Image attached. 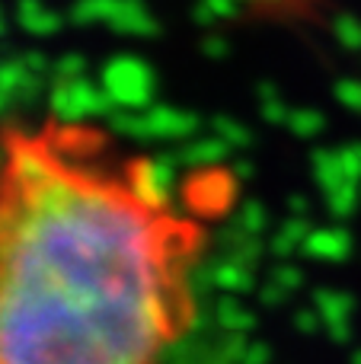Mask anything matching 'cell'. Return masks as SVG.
<instances>
[{
	"label": "cell",
	"mask_w": 361,
	"mask_h": 364,
	"mask_svg": "<svg viewBox=\"0 0 361 364\" xmlns=\"http://www.w3.org/2000/svg\"><path fill=\"white\" fill-rule=\"evenodd\" d=\"M0 364H166L195 323L205 230L90 125L6 128Z\"/></svg>",
	"instance_id": "cell-1"
},
{
	"label": "cell",
	"mask_w": 361,
	"mask_h": 364,
	"mask_svg": "<svg viewBox=\"0 0 361 364\" xmlns=\"http://www.w3.org/2000/svg\"><path fill=\"white\" fill-rule=\"evenodd\" d=\"M68 19L77 26H109L115 36L128 38H157L160 19L144 0H74Z\"/></svg>",
	"instance_id": "cell-2"
},
{
	"label": "cell",
	"mask_w": 361,
	"mask_h": 364,
	"mask_svg": "<svg viewBox=\"0 0 361 364\" xmlns=\"http://www.w3.org/2000/svg\"><path fill=\"white\" fill-rule=\"evenodd\" d=\"M99 87L115 109H151L157 102V70L138 55H112L99 74Z\"/></svg>",
	"instance_id": "cell-3"
},
{
	"label": "cell",
	"mask_w": 361,
	"mask_h": 364,
	"mask_svg": "<svg viewBox=\"0 0 361 364\" xmlns=\"http://www.w3.org/2000/svg\"><path fill=\"white\" fill-rule=\"evenodd\" d=\"M48 109H51V122H58V125H87L90 119L106 122L115 106L99 83H93L90 77H80V80L51 83Z\"/></svg>",
	"instance_id": "cell-4"
},
{
	"label": "cell",
	"mask_w": 361,
	"mask_h": 364,
	"mask_svg": "<svg viewBox=\"0 0 361 364\" xmlns=\"http://www.w3.org/2000/svg\"><path fill=\"white\" fill-rule=\"evenodd\" d=\"M147 125H151V141H192L198 138L202 119L189 109H176V106H160L153 102L151 109H144Z\"/></svg>",
	"instance_id": "cell-5"
},
{
	"label": "cell",
	"mask_w": 361,
	"mask_h": 364,
	"mask_svg": "<svg viewBox=\"0 0 361 364\" xmlns=\"http://www.w3.org/2000/svg\"><path fill=\"white\" fill-rule=\"evenodd\" d=\"M13 19H16L19 29L32 38H51V36H58L64 26V16L58 10H51L45 0H16Z\"/></svg>",
	"instance_id": "cell-6"
},
{
	"label": "cell",
	"mask_w": 361,
	"mask_h": 364,
	"mask_svg": "<svg viewBox=\"0 0 361 364\" xmlns=\"http://www.w3.org/2000/svg\"><path fill=\"white\" fill-rule=\"evenodd\" d=\"M230 147L221 138L208 134V138H192L183 144V151L176 154L179 166H189V170H208V166H221L227 160Z\"/></svg>",
	"instance_id": "cell-7"
},
{
	"label": "cell",
	"mask_w": 361,
	"mask_h": 364,
	"mask_svg": "<svg viewBox=\"0 0 361 364\" xmlns=\"http://www.w3.org/2000/svg\"><path fill=\"white\" fill-rule=\"evenodd\" d=\"M106 128L112 134L125 141H138V144H151V125H147L144 109L134 112V109H112L106 119Z\"/></svg>",
	"instance_id": "cell-8"
},
{
	"label": "cell",
	"mask_w": 361,
	"mask_h": 364,
	"mask_svg": "<svg viewBox=\"0 0 361 364\" xmlns=\"http://www.w3.org/2000/svg\"><path fill=\"white\" fill-rule=\"evenodd\" d=\"M211 134L221 138L227 147H247L253 141V132L243 122H237L234 115H215L211 119Z\"/></svg>",
	"instance_id": "cell-9"
},
{
	"label": "cell",
	"mask_w": 361,
	"mask_h": 364,
	"mask_svg": "<svg viewBox=\"0 0 361 364\" xmlns=\"http://www.w3.org/2000/svg\"><path fill=\"white\" fill-rule=\"evenodd\" d=\"M80 77H87V58H83L80 51H68V55H61L55 64H51V83L80 80Z\"/></svg>",
	"instance_id": "cell-10"
},
{
	"label": "cell",
	"mask_w": 361,
	"mask_h": 364,
	"mask_svg": "<svg viewBox=\"0 0 361 364\" xmlns=\"http://www.w3.org/2000/svg\"><path fill=\"white\" fill-rule=\"evenodd\" d=\"M26 77V64L19 58H10V61H0V93H6L10 100H16V90Z\"/></svg>",
	"instance_id": "cell-11"
},
{
	"label": "cell",
	"mask_w": 361,
	"mask_h": 364,
	"mask_svg": "<svg viewBox=\"0 0 361 364\" xmlns=\"http://www.w3.org/2000/svg\"><path fill=\"white\" fill-rule=\"evenodd\" d=\"M45 80H48V77L26 70V77H23V83H19L16 100H13V102H19V106H32V102H38V100L45 96V87H48Z\"/></svg>",
	"instance_id": "cell-12"
},
{
	"label": "cell",
	"mask_w": 361,
	"mask_h": 364,
	"mask_svg": "<svg viewBox=\"0 0 361 364\" xmlns=\"http://www.w3.org/2000/svg\"><path fill=\"white\" fill-rule=\"evenodd\" d=\"M259 109H262V115H266V122L285 119V102H281V96L275 93L272 83H262L259 87Z\"/></svg>",
	"instance_id": "cell-13"
},
{
	"label": "cell",
	"mask_w": 361,
	"mask_h": 364,
	"mask_svg": "<svg viewBox=\"0 0 361 364\" xmlns=\"http://www.w3.org/2000/svg\"><path fill=\"white\" fill-rule=\"evenodd\" d=\"M202 55L208 58V61H224V58L230 55V45H227V38L224 36H217V32H205L202 36Z\"/></svg>",
	"instance_id": "cell-14"
},
{
	"label": "cell",
	"mask_w": 361,
	"mask_h": 364,
	"mask_svg": "<svg viewBox=\"0 0 361 364\" xmlns=\"http://www.w3.org/2000/svg\"><path fill=\"white\" fill-rule=\"evenodd\" d=\"M288 125L294 128V132L301 134V138H307V134H313V132H320V125H323V122H320V115L317 112H294V115H288Z\"/></svg>",
	"instance_id": "cell-15"
},
{
	"label": "cell",
	"mask_w": 361,
	"mask_h": 364,
	"mask_svg": "<svg viewBox=\"0 0 361 364\" xmlns=\"http://www.w3.org/2000/svg\"><path fill=\"white\" fill-rule=\"evenodd\" d=\"M19 61L26 64V70H32V74H42V77H51V64H55V61H48V58H45L42 51H36V48L23 51V55H19Z\"/></svg>",
	"instance_id": "cell-16"
},
{
	"label": "cell",
	"mask_w": 361,
	"mask_h": 364,
	"mask_svg": "<svg viewBox=\"0 0 361 364\" xmlns=\"http://www.w3.org/2000/svg\"><path fill=\"white\" fill-rule=\"evenodd\" d=\"M217 19H234L240 13V0H202Z\"/></svg>",
	"instance_id": "cell-17"
},
{
	"label": "cell",
	"mask_w": 361,
	"mask_h": 364,
	"mask_svg": "<svg viewBox=\"0 0 361 364\" xmlns=\"http://www.w3.org/2000/svg\"><path fill=\"white\" fill-rule=\"evenodd\" d=\"M192 23H195V26H205V29H208V26L217 23V16L202 4V0H195V4H192Z\"/></svg>",
	"instance_id": "cell-18"
},
{
	"label": "cell",
	"mask_w": 361,
	"mask_h": 364,
	"mask_svg": "<svg viewBox=\"0 0 361 364\" xmlns=\"http://www.w3.org/2000/svg\"><path fill=\"white\" fill-rule=\"evenodd\" d=\"M247 4V6H281V4H288V0H240V6Z\"/></svg>",
	"instance_id": "cell-19"
},
{
	"label": "cell",
	"mask_w": 361,
	"mask_h": 364,
	"mask_svg": "<svg viewBox=\"0 0 361 364\" xmlns=\"http://www.w3.org/2000/svg\"><path fill=\"white\" fill-rule=\"evenodd\" d=\"M10 102H13V100H10V96H6V93H0V115H4V112H6V109H10Z\"/></svg>",
	"instance_id": "cell-20"
},
{
	"label": "cell",
	"mask_w": 361,
	"mask_h": 364,
	"mask_svg": "<svg viewBox=\"0 0 361 364\" xmlns=\"http://www.w3.org/2000/svg\"><path fill=\"white\" fill-rule=\"evenodd\" d=\"M6 36V13H4V6H0V38Z\"/></svg>",
	"instance_id": "cell-21"
}]
</instances>
